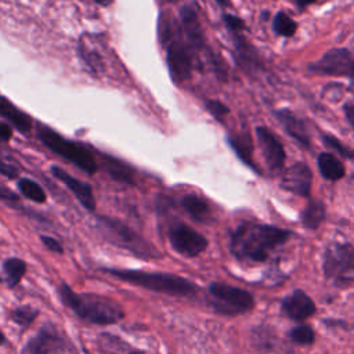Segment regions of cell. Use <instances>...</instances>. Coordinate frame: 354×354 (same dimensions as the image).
Segmentation results:
<instances>
[{"instance_id": "cell-2", "label": "cell", "mask_w": 354, "mask_h": 354, "mask_svg": "<svg viewBox=\"0 0 354 354\" xmlns=\"http://www.w3.org/2000/svg\"><path fill=\"white\" fill-rule=\"evenodd\" d=\"M59 300L79 319L94 325H113L123 317L124 311L119 303L95 293H77L68 283L61 282L57 288Z\"/></svg>"}, {"instance_id": "cell-18", "label": "cell", "mask_w": 354, "mask_h": 354, "mask_svg": "<svg viewBox=\"0 0 354 354\" xmlns=\"http://www.w3.org/2000/svg\"><path fill=\"white\" fill-rule=\"evenodd\" d=\"M0 116L7 119L21 133L30 131L33 126L32 118L1 94H0Z\"/></svg>"}, {"instance_id": "cell-26", "label": "cell", "mask_w": 354, "mask_h": 354, "mask_svg": "<svg viewBox=\"0 0 354 354\" xmlns=\"http://www.w3.org/2000/svg\"><path fill=\"white\" fill-rule=\"evenodd\" d=\"M39 314H40V311L36 307L25 304V306H18V307L10 310L8 318L15 325H18L22 330H25L33 324V321L39 317Z\"/></svg>"}, {"instance_id": "cell-3", "label": "cell", "mask_w": 354, "mask_h": 354, "mask_svg": "<svg viewBox=\"0 0 354 354\" xmlns=\"http://www.w3.org/2000/svg\"><path fill=\"white\" fill-rule=\"evenodd\" d=\"M113 278L152 290L177 297H194L198 292V286L180 275L169 272H152L142 270H126V268H102Z\"/></svg>"}, {"instance_id": "cell-23", "label": "cell", "mask_w": 354, "mask_h": 354, "mask_svg": "<svg viewBox=\"0 0 354 354\" xmlns=\"http://www.w3.org/2000/svg\"><path fill=\"white\" fill-rule=\"evenodd\" d=\"M230 147L232 148V151L236 153V156L250 169H253L256 173H260L259 167L254 165L253 162V144L252 140L248 134H242V136H228L227 138Z\"/></svg>"}, {"instance_id": "cell-35", "label": "cell", "mask_w": 354, "mask_h": 354, "mask_svg": "<svg viewBox=\"0 0 354 354\" xmlns=\"http://www.w3.org/2000/svg\"><path fill=\"white\" fill-rule=\"evenodd\" d=\"M0 201H7V202H18V195L12 192L11 189L1 187L0 185Z\"/></svg>"}, {"instance_id": "cell-36", "label": "cell", "mask_w": 354, "mask_h": 354, "mask_svg": "<svg viewBox=\"0 0 354 354\" xmlns=\"http://www.w3.org/2000/svg\"><path fill=\"white\" fill-rule=\"evenodd\" d=\"M343 111H344V115H346L347 122H348L350 126L354 129V104H353V102H346V104L343 105Z\"/></svg>"}, {"instance_id": "cell-37", "label": "cell", "mask_w": 354, "mask_h": 354, "mask_svg": "<svg viewBox=\"0 0 354 354\" xmlns=\"http://www.w3.org/2000/svg\"><path fill=\"white\" fill-rule=\"evenodd\" d=\"M12 137V129L0 120V140L1 141H10Z\"/></svg>"}, {"instance_id": "cell-6", "label": "cell", "mask_w": 354, "mask_h": 354, "mask_svg": "<svg viewBox=\"0 0 354 354\" xmlns=\"http://www.w3.org/2000/svg\"><path fill=\"white\" fill-rule=\"evenodd\" d=\"M322 271L336 288L344 289L354 283V245L332 242L322 254Z\"/></svg>"}, {"instance_id": "cell-22", "label": "cell", "mask_w": 354, "mask_h": 354, "mask_svg": "<svg viewBox=\"0 0 354 354\" xmlns=\"http://www.w3.org/2000/svg\"><path fill=\"white\" fill-rule=\"evenodd\" d=\"M317 165L321 176L325 180L329 181H337L344 177L346 169L344 165L332 153L329 152H322L317 158Z\"/></svg>"}, {"instance_id": "cell-38", "label": "cell", "mask_w": 354, "mask_h": 354, "mask_svg": "<svg viewBox=\"0 0 354 354\" xmlns=\"http://www.w3.org/2000/svg\"><path fill=\"white\" fill-rule=\"evenodd\" d=\"M317 0H293V3L296 4V7L299 8V10H303V8H306L307 6H310V4H313V3H315Z\"/></svg>"}, {"instance_id": "cell-1", "label": "cell", "mask_w": 354, "mask_h": 354, "mask_svg": "<svg viewBox=\"0 0 354 354\" xmlns=\"http://www.w3.org/2000/svg\"><path fill=\"white\" fill-rule=\"evenodd\" d=\"M290 236L292 231L275 225L242 223L231 234L230 250L239 261L263 263Z\"/></svg>"}, {"instance_id": "cell-4", "label": "cell", "mask_w": 354, "mask_h": 354, "mask_svg": "<svg viewBox=\"0 0 354 354\" xmlns=\"http://www.w3.org/2000/svg\"><path fill=\"white\" fill-rule=\"evenodd\" d=\"M173 19L162 18L159 21V37L166 47V62L171 79L176 84L191 77L192 59L188 51V44L183 41L180 29Z\"/></svg>"}, {"instance_id": "cell-40", "label": "cell", "mask_w": 354, "mask_h": 354, "mask_svg": "<svg viewBox=\"0 0 354 354\" xmlns=\"http://www.w3.org/2000/svg\"><path fill=\"white\" fill-rule=\"evenodd\" d=\"M216 3L221 7H228L230 6V0H216Z\"/></svg>"}, {"instance_id": "cell-16", "label": "cell", "mask_w": 354, "mask_h": 354, "mask_svg": "<svg viewBox=\"0 0 354 354\" xmlns=\"http://www.w3.org/2000/svg\"><path fill=\"white\" fill-rule=\"evenodd\" d=\"M180 19H181L183 36L185 37V43L192 50L199 51L205 44V37H203L198 12L194 4H187L180 10Z\"/></svg>"}, {"instance_id": "cell-29", "label": "cell", "mask_w": 354, "mask_h": 354, "mask_svg": "<svg viewBox=\"0 0 354 354\" xmlns=\"http://www.w3.org/2000/svg\"><path fill=\"white\" fill-rule=\"evenodd\" d=\"M289 339L296 344L308 346L313 344L315 340V332L308 325H299L289 330Z\"/></svg>"}, {"instance_id": "cell-9", "label": "cell", "mask_w": 354, "mask_h": 354, "mask_svg": "<svg viewBox=\"0 0 354 354\" xmlns=\"http://www.w3.org/2000/svg\"><path fill=\"white\" fill-rule=\"evenodd\" d=\"M21 354H77L72 342L53 322H44L37 333L28 339Z\"/></svg>"}, {"instance_id": "cell-44", "label": "cell", "mask_w": 354, "mask_h": 354, "mask_svg": "<svg viewBox=\"0 0 354 354\" xmlns=\"http://www.w3.org/2000/svg\"><path fill=\"white\" fill-rule=\"evenodd\" d=\"M0 283H1V278H0Z\"/></svg>"}, {"instance_id": "cell-17", "label": "cell", "mask_w": 354, "mask_h": 354, "mask_svg": "<svg viewBox=\"0 0 354 354\" xmlns=\"http://www.w3.org/2000/svg\"><path fill=\"white\" fill-rule=\"evenodd\" d=\"M272 113H274L275 119L282 124L283 130L293 140H296L304 148H310V144H311L310 142V134L307 131V127H306L304 122L296 113H293L288 108L275 109Z\"/></svg>"}, {"instance_id": "cell-25", "label": "cell", "mask_w": 354, "mask_h": 354, "mask_svg": "<svg viewBox=\"0 0 354 354\" xmlns=\"http://www.w3.org/2000/svg\"><path fill=\"white\" fill-rule=\"evenodd\" d=\"M26 270H28V264L25 260L19 259V257L6 259L3 263V271L6 274L7 286L10 289L15 288L21 282L24 275L26 274Z\"/></svg>"}, {"instance_id": "cell-33", "label": "cell", "mask_w": 354, "mask_h": 354, "mask_svg": "<svg viewBox=\"0 0 354 354\" xmlns=\"http://www.w3.org/2000/svg\"><path fill=\"white\" fill-rule=\"evenodd\" d=\"M40 239H41L43 245H44L50 252L57 253V254H62V253H64L62 245H61L59 241H57L55 238L48 236V235H40Z\"/></svg>"}, {"instance_id": "cell-30", "label": "cell", "mask_w": 354, "mask_h": 354, "mask_svg": "<svg viewBox=\"0 0 354 354\" xmlns=\"http://www.w3.org/2000/svg\"><path fill=\"white\" fill-rule=\"evenodd\" d=\"M322 141L325 144L326 148L333 149L335 152H337L340 156L346 158V159H353L354 158V151L351 148H348L347 145H344L342 141H339L335 136L330 134H324Z\"/></svg>"}, {"instance_id": "cell-28", "label": "cell", "mask_w": 354, "mask_h": 354, "mask_svg": "<svg viewBox=\"0 0 354 354\" xmlns=\"http://www.w3.org/2000/svg\"><path fill=\"white\" fill-rule=\"evenodd\" d=\"M274 32L283 37H292L297 30V24L283 11H278L272 21Z\"/></svg>"}, {"instance_id": "cell-21", "label": "cell", "mask_w": 354, "mask_h": 354, "mask_svg": "<svg viewBox=\"0 0 354 354\" xmlns=\"http://www.w3.org/2000/svg\"><path fill=\"white\" fill-rule=\"evenodd\" d=\"M102 158H104L105 169L112 180L123 184H130V185L136 183L134 170L130 167V165L111 155H102Z\"/></svg>"}, {"instance_id": "cell-15", "label": "cell", "mask_w": 354, "mask_h": 354, "mask_svg": "<svg viewBox=\"0 0 354 354\" xmlns=\"http://www.w3.org/2000/svg\"><path fill=\"white\" fill-rule=\"evenodd\" d=\"M281 308L292 321H304L314 315L315 303L304 290L295 289L282 300Z\"/></svg>"}, {"instance_id": "cell-32", "label": "cell", "mask_w": 354, "mask_h": 354, "mask_svg": "<svg viewBox=\"0 0 354 354\" xmlns=\"http://www.w3.org/2000/svg\"><path fill=\"white\" fill-rule=\"evenodd\" d=\"M223 21L231 33H241L245 29V22L236 15L223 14Z\"/></svg>"}, {"instance_id": "cell-19", "label": "cell", "mask_w": 354, "mask_h": 354, "mask_svg": "<svg viewBox=\"0 0 354 354\" xmlns=\"http://www.w3.org/2000/svg\"><path fill=\"white\" fill-rule=\"evenodd\" d=\"M181 206L187 214L198 223H210L213 218L210 205L195 194H187L181 199Z\"/></svg>"}, {"instance_id": "cell-12", "label": "cell", "mask_w": 354, "mask_h": 354, "mask_svg": "<svg viewBox=\"0 0 354 354\" xmlns=\"http://www.w3.org/2000/svg\"><path fill=\"white\" fill-rule=\"evenodd\" d=\"M256 137L270 170L279 171L283 167L286 153L277 136L264 126L256 127Z\"/></svg>"}, {"instance_id": "cell-42", "label": "cell", "mask_w": 354, "mask_h": 354, "mask_svg": "<svg viewBox=\"0 0 354 354\" xmlns=\"http://www.w3.org/2000/svg\"><path fill=\"white\" fill-rule=\"evenodd\" d=\"M126 354H145V353H142V351H129V353H126Z\"/></svg>"}, {"instance_id": "cell-41", "label": "cell", "mask_w": 354, "mask_h": 354, "mask_svg": "<svg viewBox=\"0 0 354 354\" xmlns=\"http://www.w3.org/2000/svg\"><path fill=\"white\" fill-rule=\"evenodd\" d=\"M6 340H7V339H6V336H4V335H3V332L0 330V346H3V344L6 343Z\"/></svg>"}, {"instance_id": "cell-34", "label": "cell", "mask_w": 354, "mask_h": 354, "mask_svg": "<svg viewBox=\"0 0 354 354\" xmlns=\"http://www.w3.org/2000/svg\"><path fill=\"white\" fill-rule=\"evenodd\" d=\"M0 174L4 176L8 180H17L18 178L17 167L14 165L6 162V160H1V159H0Z\"/></svg>"}, {"instance_id": "cell-5", "label": "cell", "mask_w": 354, "mask_h": 354, "mask_svg": "<svg viewBox=\"0 0 354 354\" xmlns=\"http://www.w3.org/2000/svg\"><path fill=\"white\" fill-rule=\"evenodd\" d=\"M98 228L112 245L119 246L134 256L148 260L159 257V252L155 246H152L148 241H145L141 235L134 232L130 227L123 224L116 218H111L106 216L98 217Z\"/></svg>"}, {"instance_id": "cell-8", "label": "cell", "mask_w": 354, "mask_h": 354, "mask_svg": "<svg viewBox=\"0 0 354 354\" xmlns=\"http://www.w3.org/2000/svg\"><path fill=\"white\" fill-rule=\"evenodd\" d=\"M210 295L209 304L223 315H238L250 311L254 307V297L248 290L224 283L212 282L207 286Z\"/></svg>"}, {"instance_id": "cell-20", "label": "cell", "mask_w": 354, "mask_h": 354, "mask_svg": "<svg viewBox=\"0 0 354 354\" xmlns=\"http://www.w3.org/2000/svg\"><path fill=\"white\" fill-rule=\"evenodd\" d=\"M232 37L236 58L241 66L245 69H256L257 66H260V58L256 48L250 43H248L241 33H232Z\"/></svg>"}, {"instance_id": "cell-43", "label": "cell", "mask_w": 354, "mask_h": 354, "mask_svg": "<svg viewBox=\"0 0 354 354\" xmlns=\"http://www.w3.org/2000/svg\"><path fill=\"white\" fill-rule=\"evenodd\" d=\"M167 1H171V3H176V1H178V0H167Z\"/></svg>"}, {"instance_id": "cell-39", "label": "cell", "mask_w": 354, "mask_h": 354, "mask_svg": "<svg viewBox=\"0 0 354 354\" xmlns=\"http://www.w3.org/2000/svg\"><path fill=\"white\" fill-rule=\"evenodd\" d=\"M97 4H100V6H104V7H106V6H109V4H112L113 3V0H94Z\"/></svg>"}, {"instance_id": "cell-24", "label": "cell", "mask_w": 354, "mask_h": 354, "mask_svg": "<svg viewBox=\"0 0 354 354\" xmlns=\"http://www.w3.org/2000/svg\"><path fill=\"white\" fill-rule=\"evenodd\" d=\"M326 217V209L322 201L310 199L300 214L301 224L308 230H317Z\"/></svg>"}, {"instance_id": "cell-7", "label": "cell", "mask_w": 354, "mask_h": 354, "mask_svg": "<svg viewBox=\"0 0 354 354\" xmlns=\"http://www.w3.org/2000/svg\"><path fill=\"white\" fill-rule=\"evenodd\" d=\"M37 136L50 151L73 163L76 167L82 169L87 174H94L98 170V165L94 155L86 147L65 138L64 136H61L59 133L47 126L40 127Z\"/></svg>"}, {"instance_id": "cell-27", "label": "cell", "mask_w": 354, "mask_h": 354, "mask_svg": "<svg viewBox=\"0 0 354 354\" xmlns=\"http://www.w3.org/2000/svg\"><path fill=\"white\" fill-rule=\"evenodd\" d=\"M17 187L25 198H28L29 201H32L35 203H44L47 201V195L43 189V187L32 178H26V177L18 178Z\"/></svg>"}, {"instance_id": "cell-13", "label": "cell", "mask_w": 354, "mask_h": 354, "mask_svg": "<svg viewBox=\"0 0 354 354\" xmlns=\"http://www.w3.org/2000/svg\"><path fill=\"white\" fill-rule=\"evenodd\" d=\"M311 181L313 173L310 167L303 162H297L283 171L281 178V187L295 195L310 196Z\"/></svg>"}, {"instance_id": "cell-11", "label": "cell", "mask_w": 354, "mask_h": 354, "mask_svg": "<svg viewBox=\"0 0 354 354\" xmlns=\"http://www.w3.org/2000/svg\"><path fill=\"white\" fill-rule=\"evenodd\" d=\"M314 73L343 76L354 82V55L347 48H329L318 61L308 65Z\"/></svg>"}, {"instance_id": "cell-31", "label": "cell", "mask_w": 354, "mask_h": 354, "mask_svg": "<svg viewBox=\"0 0 354 354\" xmlns=\"http://www.w3.org/2000/svg\"><path fill=\"white\" fill-rule=\"evenodd\" d=\"M205 105H206V109L220 122H223L224 118L230 113V108L218 100H207Z\"/></svg>"}, {"instance_id": "cell-10", "label": "cell", "mask_w": 354, "mask_h": 354, "mask_svg": "<svg viewBox=\"0 0 354 354\" xmlns=\"http://www.w3.org/2000/svg\"><path fill=\"white\" fill-rule=\"evenodd\" d=\"M167 236L174 252L184 257H196L207 248V239L185 223L171 224Z\"/></svg>"}, {"instance_id": "cell-14", "label": "cell", "mask_w": 354, "mask_h": 354, "mask_svg": "<svg viewBox=\"0 0 354 354\" xmlns=\"http://www.w3.org/2000/svg\"><path fill=\"white\" fill-rule=\"evenodd\" d=\"M50 171L57 180H59L75 195V198L80 202V205L83 207H86L88 212H94L95 198H94V192H93V188L90 184L73 177L66 170H64L62 167L55 166V165H53L50 167Z\"/></svg>"}]
</instances>
